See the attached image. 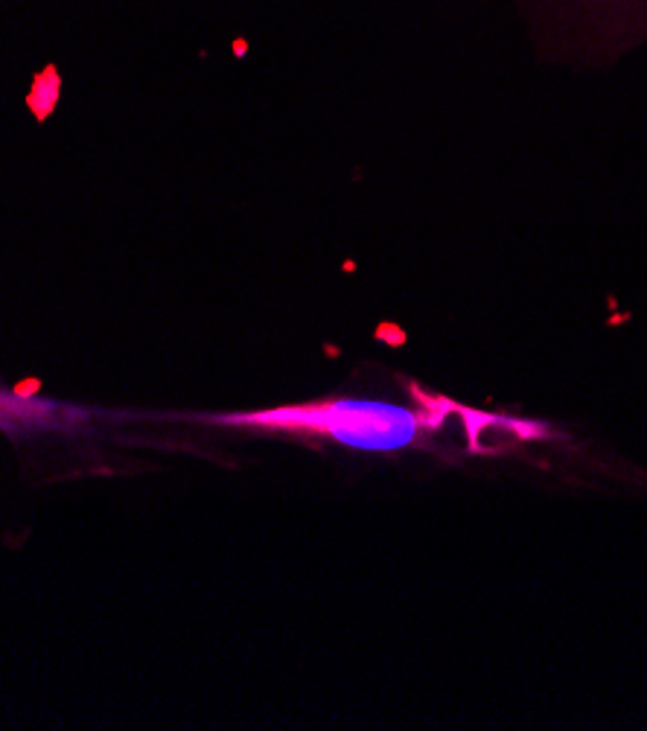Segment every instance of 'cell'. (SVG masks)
Masks as SVG:
<instances>
[{
  "mask_svg": "<svg viewBox=\"0 0 647 731\" xmlns=\"http://www.w3.org/2000/svg\"><path fill=\"white\" fill-rule=\"evenodd\" d=\"M441 419L443 411L429 414L376 400H333L315 405L274 408V411H260V414H234L225 417V423L298 431V435L327 437L341 446H353V449L391 452V449H406L414 440H420Z\"/></svg>",
  "mask_w": 647,
  "mask_h": 731,
  "instance_id": "obj_2",
  "label": "cell"
},
{
  "mask_svg": "<svg viewBox=\"0 0 647 731\" xmlns=\"http://www.w3.org/2000/svg\"><path fill=\"white\" fill-rule=\"evenodd\" d=\"M551 65L609 67L647 47V0H502Z\"/></svg>",
  "mask_w": 647,
  "mask_h": 731,
  "instance_id": "obj_1",
  "label": "cell"
}]
</instances>
